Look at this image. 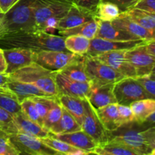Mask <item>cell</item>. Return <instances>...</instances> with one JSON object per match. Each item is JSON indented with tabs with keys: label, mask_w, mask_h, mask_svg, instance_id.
Returning <instances> with one entry per match:
<instances>
[{
	"label": "cell",
	"mask_w": 155,
	"mask_h": 155,
	"mask_svg": "<svg viewBox=\"0 0 155 155\" xmlns=\"http://www.w3.org/2000/svg\"><path fill=\"white\" fill-rule=\"evenodd\" d=\"M54 97L56 96L33 97V98H30L33 102V104H34L38 114L40 117L41 120H42V124H43L44 120L46 117L47 114H48L49 107ZM42 127H43V125H42Z\"/></svg>",
	"instance_id": "d590c367"
},
{
	"label": "cell",
	"mask_w": 155,
	"mask_h": 155,
	"mask_svg": "<svg viewBox=\"0 0 155 155\" xmlns=\"http://www.w3.org/2000/svg\"><path fill=\"white\" fill-rule=\"evenodd\" d=\"M62 114V107L59 103L58 96L54 97L49 107L47 116L43 122V127L49 132V130L57 124Z\"/></svg>",
	"instance_id": "836d02e7"
},
{
	"label": "cell",
	"mask_w": 155,
	"mask_h": 155,
	"mask_svg": "<svg viewBox=\"0 0 155 155\" xmlns=\"http://www.w3.org/2000/svg\"><path fill=\"white\" fill-rule=\"evenodd\" d=\"M88 155H96V154H94V153H89V154H88Z\"/></svg>",
	"instance_id": "f5cc1de1"
},
{
	"label": "cell",
	"mask_w": 155,
	"mask_h": 155,
	"mask_svg": "<svg viewBox=\"0 0 155 155\" xmlns=\"http://www.w3.org/2000/svg\"><path fill=\"white\" fill-rule=\"evenodd\" d=\"M130 106L134 115V121L139 124H142L150 114L155 112V100L153 98L139 100Z\"/></svg>",
	"instance_id": "f1b7e54d"
},
{
	"label": "cell",
	"mask_w": 155,
	"mask_h": 155,
	"mask_svg": "<svg viewBox=\"0 0 155 155\" xmlns=\"http://www.w3.org/2000/svg\"><path fill=\"white\" fill-rule=\"evenodd\" d=\"M6 68H7V65H6L3 49L0 48V74H5Z\"/></svg>",
	"instance_id": "bcb514c9"
},
{
	"label": "cell",
	"mask_w": 155,
	"mask_h": 155,
	"mask_svg": "<svg viewBox=\"0 0 155 155\" xmlns=\"http://www.w3.org/2000/svg\"><path fill=\"white\" fill-rule=\"evenodd\" d=\"M114 83L98 85L91 83V88L86 99L95 110L117 103L114 95L113 89Z\"/></svg>",
	"instance_id": "2e32d148"
},
{
	"label": "cell",
	"mask_w": 155,
	"mask_h": 155,
	"mask_svg": "<svg viewBox=\"0 0 155 155\" xmlns=\"http://www.w3.org/2000/svg\"><path fill=\"white\" fill-rule=\"evenodd\" d=\"M85 60L86 55L80 56L78 59L71 62L58 72L76 81L90 83L91 80L86 71Z\"/></svg>",
	"instance_id": "484cf974"
},
{
	"label": "cell",
	"mask_w": 155,
	"mask_h": 155,
	"mask_svg": "<svg viewBox=\"0 0 155 155\" xmlns=\"http://www.w3.org/2000/svg\"><path fill=\"white\" fill-rule=\"evenodd\" d=\"M98 27V19L95 18L77 27L66 29V30H58V34L64 38L69 36H82L91 40L95 37Z\"/></svg>",
	"instance_id": "d4e9b609"
},
{
	"label": "cell",
	"mask_w": 155,
	"mask_h": 155,
	"mask_svg": "<svg viewBox=\"0 0 155 155\" xmlns=\"http://www.w3.org/2000/svg\"><path fill=\"white\" fill-rule=\"evenodd\" d=\"M85 65L86 73L90 79L91 83L94 84L104 85L115 83L125 77L94 57L86 56Z\"/></svg>",
	"instance_id": "52a82bcc"
},
{
	"label": "cell",
	"mask_w": 155,
	"mask_h": 155,
	"mask_svg": "<svg viewBox=\"0 0 155 155\" xmlns=\"http://www.w3.org/2000/svg\"><path fill=\"white\" fill-rule=\"evenodd\" d=\"M80 57L70 51H42L35 52L34 63L50 71H60Z\"/></svg>",
	"instance_id": "9c48e42d"
},
{
	"label": "cell",
	"mask_w": 155,
	"mask_h": 155,
	"mask_svg": "<svg viewBox=\"0 0 155 155\" xmlns=\"http://www.w3.org/2000/svg\"><path fill=\"white\" fill-rule=\"evenodd\" d=\"M145 44L127 50L124 52L125 58L135 68L137 77L148 75L154 71L155 57L148 53L145 49Z\"/></svg>",
	"instance_id": "7c38bea8"
},
{
	"label": "cell",
	"mask_w": 155,
	"mask_h": 155,
	"mask_svg": "<svg viewBox=\"0 0 155 155\" xmlns=\"http://www.w3.org/2000/svg\"><path fill=\"white\" fill-rule=\"evenodd\" d=\"M20 155H30V154H21Z\"/></svg>",
	"instance_id": "db71d44e"
},
{
	"label": "cell",
	"mask_w": 155,
	"mask_h": 155,
	"mask_svg": "<svg viewBox=\"0 0 155 155\" xmlns=\"http://www.w3.org/2000/svg\"><path fill=\"white\" fill-rule=\"evenodd\" d=\"M21 152L10 139V136L0 130V155H20Z\"/></svg>",
	"instance_id": "f35d334b"
},
{
	"label": "cell",
	"mask_w": 155,
	"mask_h": 155,
	"mask_svg": "<svg viewBox=\"0 0 155 155\" xmlns=\"http://www.w3.org/2000/svg\"><path fill=\"white\" fill-rule=\"evenodd\" d=\"M95 18V12L73 5L66 15L58 21V31L77 27Z\"/></svg>",
	"instance_id": "e0dca14e"
},
{
	"label": "cell",
	"mask_w": 155,
	"mask_h": 155,
	"mask_svg": "<svg viewBox=\"0 0 155 155\" xmlns=\"http://www.w3.org/2000/svg\"><path fill=\"white\" fill-rule=\"evenodd\" d=\"M95 37L113 41H131L142 39L120 29L117 28L110 21L100 20H98V27Z\"/></svg>",
	"instance_id": "d6986e66"
},
{
	"label": "cell",
	"mask_w": 155,
	"mask_h": 155,
	"mask_svg": "<svg viewBox=\"0 0 155 155\" xmlns=\"http://www.w3.org/2000/svg\"><path fill=\"white\" fill-rule=\"evenodd\" d=\"M143 155H155V149L152 150V151H151L150 153H148V154H143Z\"/></svg>",
	"instance_id": "681fc988"
},
{
	"label": "cell",
	"mask_w": 155,
	"mask_h": 155,
	"mask_svg": "<svg viewBox=\"0 0 155 155\" xmlns=\"http://www.w3.org/2000/svg\"><path fill=\"white\" fill-rule=\"evenodd\" d=\"M101 124L107 132L116 130L123 125L117 110V103L110 104L95 110Z\"/></svg>",
	"instance_id": "cb8c5ba5"
},
{
	"label": "cell",
	"mask_w": 155,
	"mask_h": 155,
	"mask_svg": "<svg viewBox=\"0 0 155 155\" xmlns=\"http://www.w3.org/2000/svg\"><path fill=\"white\" fill-rule=\"evenodd\" d=\"M9 77L5 74H0V88H7V83L8 82Z\"/></svg>",
	"instance_id": "7dc6e473"
},
{
	"label": "cell",
	"mask_w": 155,
	"mask_h": 155,
	"mask_svg": "<svg viewBox=\"0 0 155 155\" xmlns=\"http://www.w3.org/2000/svg\"><path fill=\"white\" fill-rule=\"evenodd\" d=\"M36 0H19L0 21V36L20 30L34 28L33 9Z\"/></svg>",
	"instance_id": "277c9868"
},
{
	"label": "cell",
	"mask_w": 155,
	"mask_h": 155,
	"mask_svg": "<svg viewBox=\"0 0 155 155\" xmlns=\"http://www.w3.org/2000/svg\"><path fill=\"white\" fill-rule=\"evenodd\" d=\"M49 136L54 139L66 142L68 145L77 149L82 150L88 153H92L94 150L98 147V144L83 130L58 135L49 133Z\"/></svg>",
	"instance_id": "ac0fdd59"
},
{
	"label": "cell",
	"mask_w": 155,
	"mask_h": 155,
	"mask_svg": "<svg viewBox=\"0 0 155 155\" xmlns=\"http://www.w3.org/2000/svg\"><path fill=\"white\" fill-rule=\"evenodd\" d=\"M92 153H104L110 155H141L126 145L111 142H107L102 145H98Z\"/></svg>",
	"instance_id": "1f68e13d"
},
{
	"label": "cell",
	"mask_w": 155,
	"mask_h": 155,
	"mask_svg": "<svg viewBox=\"0 0 155 155\" xmlns=\"http://www.w3.org/2000/svg\"><path fill=\"white\" fill-rule=\"evenodd\" d=\"M89 154V153L82 151V150H78V151H74V152L68 153V154H66V155H88Z\"/></svg>",
	"instance_id": "c3c4849f"
},
{
	"label": "cell",
	"mask_w": 155,
	"mask_h": 155,
	"mask_svg": "<svg viewBox=\"0 0 155 155\" xmlns=\"http://www.w3.org/2000/svg\"><path fill=\"white\" fill-rule=\"evenodd\" d=\"M0 46L4 48H24L35 52L69 51L64 46V38L35 28L20 30L2 35L0 36Z\"/></svg>",
	"instance_id": "6da1fadb"
},
{
	"label": "cell",
	"mask_w": 155,
	"mask_h": 155,
	"mask_svg": "<svg viewBox=\"0 0 155 155\" xmlns=\"http://www.w3.org/2000/svg\"><path fill=\"white\" fill-rule=\"evenodd\" d=\"M121 14L154 35L155 14L134 8H130L125 12H121Z\"/></svg>",
	"instance_id": "4316f807"
},
{
	"label": "cell",
	"mask_w": 155,
	"mask_h": 155,
	"mask_svg": "<svg viewBox=\"0 0 155 155\" xmlns=\"http://www.w3.org/2000/svg\"><path fill=\"white\" fill-rule=\"evenodd\" d=\"M117 110L123 125L134 121V115L130 105L117 104Z\"/></svg>",
	"instance_id": "60d3db41"
},
{
	"label": "cell",
	"mask_w": 155,
	"mask_h": 155,
	"mask_svg": "<svg viewBox=\"0 0 155 155\" xmlns=\"http://www.w3.org/2000/svg\"><path fill=\"white\" fill-rule=\"evenodd\" d=\"M0 107L13 117L21 112V104L16 95L5 88H0Z\"/></svg>",
	"instance_id": "4dcf8cb0"
},
{
	"label": "cell",
	"mask_w": 155,
	"mask_h": 155,
	"mask_svg": "<svg viewBox=\"0 0 155 155\" xmlns=\"http://www.w3.org/2000/svg\"><path fill=\"white\" fill-rule=\"evenodd\" d=\"M84 119L81 125V130L92 138L98 145L106 143L108 140V132L104 128L94 107L87 99L85 101Z\"/></svg>",
	"instance_id": "8fae6325"
},
{
	"label": "cell",
	"mask_w": 155,
	"mask_h": 155,
	"mask_svg": "<svg viewBox=\"0 0 155 155\" xmlns=\"http://www.w3.org/2000/svg\"><path fill=\"white\" fill-rule=\"evenodd\" d=\"M57 72L33 63L7 75L13 80L33 85L49 96H58V92L55 83Z\"/></svg>",
	"instance_id": "3957f363"
},
{
	"label": "cell",
	"mask_w": 155,
	"mask_h": 155,
	"mask_svg": "<svg viewBox=\"0 0 155 155\" xmlns=\"http://www.w3.org/2000/svg\"><path fill=\"white\" fill-rule=\"evenodd\" d=\"M7 88L16 95L20 103L26 98L49 96L33 85L13 80L10 77L7 83Z\"/></svg>",
	"instance_id": "603a6c76"
},
{
	"label": "cell",
	"mask_w": 155,
	"mask_h": 155,
	"mask_svg": "<svg viewBox=\"0 0 155 155\" xmlns=\"http://www.w3.org/2000/svg\"><path fill=\"white\" fill-rule=\"evenodd\" d=\"M0 130L8 135L18 133L14 117L0 107Z\"/></svg>",
	"instance_id": "e575fe53"
},
{
	"label": "cell",
	"mask_w": 155,
	"mask_h": 155,
	"mask_svg": "<svg viewBox=\"0 0 155 155\" xmlns=\"http://www.w3.org/2000/svg\"><path fill=\"white\" fill-rule=\"evenodd\" d=\"M73 5L72 0H36L33 9L34 28L42 31L48 18L57 17L61 19Z\"/></svg>",
	"instance_id": "5b68a950"
},
{
	"label": "cell",
	"mask_w": 155,
	"mask_h": 155,
	"mask_svg": "<svg viewBox=\"0 0 155 155\" xmlns=\"http://www.w3.org/2000/svg\"><path fill=\"white\" fill-rule=\"evenodd\" d=\"M74 4L79 7L88 9L89 11L95 12L98 5L101 2V0H72Z\"/></svg>",
	"instance_id": "7bdbcfd3"
},
{
	"label": "cell",
	"mask_w": 155,
	"mask_h": 155,
	"mask_svg": "<svg viewBox=\"0 0 155 155\" xmlns=\"http://www.w3.org/2000/svg\"><path fill=\"white\" fill-rule=\"evenodd\" d=\"M132 8L155 14V0H138Z\"/></svg>",
	"instance_id": "b9f144b4"
},
{
	"label": "cell",
	"mask_w": 155,
	"mask_h": 155,
	"mask_svg": "<svg viewBox=\"0 0 155 155\" xmlns=\"http://www.w3.org/2000/svg\"><path fill=\"white\" fill-rule=\"evenodd\" d=\"M112 24L117 28L120 29L124 31L127 32L133 36H136L139 39H145V40H154V35L150 33L148 30L141 27L138 24L135 23L125 15L120 14L119 16L111 21Z\"/></svg>",
	"instance_id": "44dd1931"
},
{
	"label": "cell",
	"mask_w": 155,
	"mask_h": 155,
	"mask_svg": "<svg viewBox=\"0 0 155 155\" xmlns=\"http://www.w3.org/2000/svg\"><path fill=\"white\" fill-rule=\"evenodd\" d=\"M121 12L116 5L108 2H101L95 11V17L100 21H110L116 19Z\"/></svg>",
	"instance_id": "d6a6232c"
},
{
	"label": "cell",
	"mask_w": 155,
	"mask_h": 155,
	"mask_svg": "<svg viewBox=\"0 0 155 155\" xmlns=\"http://www.w3.org/2000/svg\"><path fill=\"white\" fill-rule=\"evenodd\" d=\"M107 142L122 144L139 154H146L155 148V128L145 129L133 121L124 124L114 131L108 132Z\"/></svg>",
	"instance_id": "7a4b0ae2"
},
{
	"label": "cell",
	"mask_w": 155,
	"mask_h": 155,
	"mask_svg": "<svg viewBox=\"0 0 155 155\" xmlns=\"http://www.w3.org/2000/svg\"><path fill=\"white\" fill-rule=\"evenodd\" d=\"M3 16H4V14H2V13H1V12H0V21H1V20L2 19Z\"/></svg>",
	"instance_id": "f907efd6"
},
{
	"label": "cell",
	"mask_w": 155,
	"mask_h": 155,
	"mask_svg": "<svg viewBox=\"0 0 155 155\" xmlns=\"http://www.w3.org/2000/svg\"><path fill=\"white\" fill-rule=\"evenodd\" d=\"M148 41L151 40L136 39L131 41H113L95 37L90 40V45L86 56L94 57L110 51H127L147 43Z\"/></svg>",
	"instance_id": "30bf717a"
},
{
	"label": "cell",
	"mask_w": 155,
	"mask_h": 155,
	"mask_svg": "<svg viewBox=\"0 0 155 155\" xmlns=\"http://www.w3.org/2000/svg\"><path fill=\"white\" fill-rule=\"evenodd\" d=\"M18 1L19 0H0V12L7 13Z\"/></svg>",
	"instance_id": "f6af8a7d"
},
{
	"label": "cell",
	"mask_w": 155,
	"mask_h": 155,
	"mask_svg": "<svg viewBox=\"0 0 155 155\" xmlns=\"http://www.w3.org/2000/svg\"><path fill=\"white\" fill-rule=\"evenodd\" d=\"M81 127L74 120V118L62 107V114L60 120L49 130V133L52 134H64L80 131Z\"/></svg>",
	"instance_id": "83f0119b"
},
{
	"label": "cell",
	"mask_w": 155,
	"mask_h": 155,
	"mask_svg": "<svg viewBox=\"0 0 155 155\" xmlns=\"http://www.w3.org/2000/svg\"><path fill=\"white\" fill-rule=\"evenodd\" d=\"M15 125L18 130V133L28 135L38 139L48 137L49 132L39 124L30 120L22 112L14 116Z\"/></svg>",
	"instance_id": "ffe728a7"
},
{
	"label": "cell",
	"mask_w": 155,
	"mask_h": 155,
	"mask_svg": "<svg viewBox=\"0 0 155 155\" xmlns=\"http://www.w3.org/2000/svg\"><path fill=\"white\" fill-rule=\"evenodd\" d=\"M138 0H101V2H108L116 5L121 12H125L134 5Z\"/></svg>",
	"instance_id": "ee69618b"
},
{
	"label": "cell",
	"mask_w": 155,
	"mask_h": 155,
	"mask_svg": "<svg viewBox=\"0 0 155 155\" xmlns=\"http://www.w3.org/2000/svg\"><path fill=\"white\" fill-rule=\"evenodd\" d=\"M12 142L21 154L30 155H66L49 148L39 139L23 133L9 135Z\"/></svg>",
	"instance_id": "ba28073f"
},
{
	"label": "cell",
	"mask_w": 155,
	"mask_h": 155,
	"mask_svg": "<svg viewBox=\"0 0 155 155\" xmlns=\"http://www.w3.org/2000/svg\"><path fill=\"white\" fill-rule=\"evenodd\" d=\"M90 45V39L82 36H69L64 38V46L70 52L86 55Z\"/></svg>",
	"instance_id": "f546056e"
},
{
	"label": "cell",
	"mask_w": 155,
	"mask_h": 155,
	"mask_svg": "<svg viewBox=\"0 0 155 155\" xmlns=\"http://www.w3.org/2000/svg\"><path fill=\"white\" fill-rule=\"evenodd\" d=\"M20 104H21V112L30 120L33 121V122L36 123V124H39L42 127V125H43L42 121L40 117L38 114L37 110H36L32 100L30 98H26V99L21 101Z\"/></svg>",
	"instance_id": "74e56055"
},
{
	"label": "cell",
	"mask_w": 155,
	"mask_h": 155,
	"mask_svg": "<svg viewBox=\"0 0 155 155\" xmlns=\"http://www.w3.org/2000/svg\"><path fill=\"white\" fill-rule=\"evenodd\" d=\"M55 83L58 95H66L80 98H86L91 88V82H79L70 79L58 71Z\"/></svg>",
	"instance_id": "4fadbf2b"
},
{
	"label": "cell",
	"mask_w": 155,
	"mask_h": 155,
	"mask_svg": "<svg viewBox=\"0 0 155 155\" xmlns=\"http://www.w3.org/2000/svg\"><path fill=\"white\" fill-rule=\"evenodd\" d=\"M113 92L117 103L124 105H130L139 100L152 98L145 92L136 77H124L115 83Z\"/></svg>",
	"instance_id": "8992f818"
},
{
	"label": "cell",
	"mask_w": 155,
	"mask_h": 155,
	"mask_svg": "<svg viewBox=\"0 0 155 155\" xmlns=\"http://www.w3.org/2000/svg\"><path fill=\"white\" fill-rule=\"evenodd\" d=\"M125 51H115L94 56L100 61L107 64L125 77H136V72L133 65L125 58Z\"/></svg>",
	"instance_id": "9a60e30c"
},
{
	"label": "cell",
	"mask_w": 155,
	"mask_h": 155,
	"mask_svg": "<svg viewBox=\"0 0 155 155\" xmlns=\"http://www.w3.org/2000/svg\"><path fill=\"white\" fill-rule=\"evenodd\" d=\"M6 61L5 74H10L21 68L34 63L35 51L24 48H4Z\"/></svg>",
	"instance_id": "5bb4252c"
},
{
	"label": "cell",
	"mask_w": 155,
	"mask_h": 155,
	"mask_svg": "<svg viewBox=\"0 0 155 155\" xmlns=\"http://www.w3.org/2000/svg\"><path fill=\"white\" fill-rule=\"evenodd\" d=\"M39 139L44 144L48 145L49 148H52L53 150L58 151L60 153H63V154H68V153L74 152V151H77L80 150L68 145L66 142H62V141L58 140L57 139H54V138L51 137L50 136H48V137L42 138V139Z\"/></svg>",
	"instance_id": "8d00e7d4"
},
{
	"label": "cell",
	"mask_w": 155,
	"mask_h": 155,
	"mask_svg": "<svg viewBox=\"0 0 155 155\" xmlns=\"http://www.w3.org/2000/svg\"><path fill=\"white\" fill-rule=\"evenodd\" d=\"M58 99L61 107L67 110L81 127L84 119L85 101L86 98H80L66 95H58Z\"/></svg>",
	"instance_id": "7402d4cb"
},
{
	"label": "cell",
	"mask_w": 155,
	"mask_h": 155,
	"mask_svg": "<svg viewBox=\"0 0 155 155\" xmlns=\"http://www.w3.org/2000/svg\"><path fill=\"white\" fill-rule=\"evenodd\" d=\"M96 155H110L107 154H104V153H99V154H95Z\"/></svg>",
	"instance_id": "816d5d0a"
},
{
	"label": "cell",
	"mask_w": 155,
	"mask_h": 155,
	"mask_svg": "<svg viewBox=\"0 0 155 155\" xmlns=\"http://www.w3.org/2000/svg\"><path fill=\"white\" fill-rule=\"evenodd\" d=\"M154 71H153L148 75L142 76V77H136V80L139 82L145 92L154 99L155 96V80H154Z\"/></svg>",
	"instance_id": "ab89813d"
}]
</instances>
